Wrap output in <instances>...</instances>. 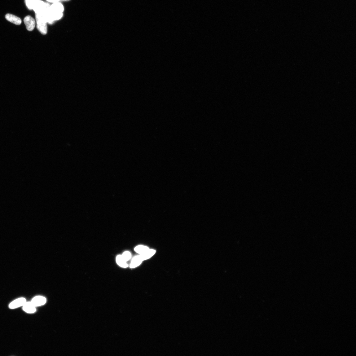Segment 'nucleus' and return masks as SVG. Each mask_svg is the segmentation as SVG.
Returning <instances> with one entry per match:
<instances>
[{"label": "nucleus", "mask_w": 356, "mask_h": 356, "mask_svg": "<svg viewBox=\"0 0 356 356\" xmlns=\"http://www.w3.org/2000/svg\"><path fill=\"white\" fill-rule=\"evenodd\" d=\"M37 28L39 32L44 35L47 33V22L42 14H35Z\"/></svg>", "instance_id": "f257e3e1"}, {"label": "nucleus", "mask_w": 356, "mask_h": 356, "mask_svg": "<svg viewBox=\"0 0 356 356\" xmlns=\"http://www.w3.org/2000/svg\"><path fill=\"white\" fill-rule=\"evenodd\" d=\"M50 6L48 3H45L41 0H33L32 9L35 14H42L44 13Z\"/></svg>", "instance_id": "f03ea898"}, {"label": "nucleus", "mask_w": 356, "mask_h": 356, "mask_svg": "<svg viewBox=\"0 0 356 356\" xmlns=\"http://www.w3.org/2000/svg\"><path fill=\"white\" fill-rule=\"evenodd\" d=\"M24 20L27 29L29 31H32L34 29L36 24L34 19L31 16H28L24 18Z\"/></svg>", "instance_id": "7ed1b4c3"}, {"label": "nucleus", "mask_w": 356, "mask_h": 356, "mask_svg": "<svg viewBox=\"0 0 356 356\" xmlns=\"http://www.w3.org/2000/svg\"><path fill=\"white\" fill-rule=\"evenodd\" d=\"M26 302V300L25 298L23 297L18 298L10 303L9 307L11 309L17 308L23 306Z\"/></svg>", "instance_id": "20e7f679"}, {"label": "nucleus", "mask_w": 356, "mask_h": 356, "mask_svg": "<svg viewBox=\"0 0 356 356\" xmlns=\"http://www.w3.org/2000/svg\"><path fill=\"white\" fill-rule=\"evenodd\" d=\"M5 18L8 21L17 25H20L22 23L21 19L12 14H7Z\"/></svg>", "instance_id": "39448f33"}, {"label": "nucleus", "mask_w": 356, "mask_h": 356, "mask_svg": "<svg viewBox=\"0 0 356 356\" xmlns=\"http://www.w3.org/2000/svg\"><path fill=\"white\" fill-rule=\"evenodd\" d=\"M46 301V300L45 297L41 296H37L32 299L31 302L33 305L36 307L44 305Z\"/></svg>", "instance_id": "423d86ee"}, {"label": "nucleus", "mask_w": 356, "mask_h": 356, "mask_svg": "<svg viewBox=\"0 0 356 356\" xmlns=\"http://www.w3.org/2000/svg\"><path fill=\"white\" fill-rule=\"evenodd\" d=\"M50 8L53 11L60 13H63L64 7L62 4L59 2L53 3L50 6Z\"/></svg>", "instance_id": "0eeeda50"}, {"label": "nucleus", "mask_w": 356, "mask_h": 356, "mask_svg": "<svg viewBox=\"0 0 356 356\" xmlns=\"http://www.w3.org/2000/svg\"><path fill=\"white\" fill-rule=\"evenodd\" d=\"M23 306V310L28 313H33L36 311L35 307L31 302H26Z\"/></svg>", "instance_id": "6e6552de"}, {"label": "nucleus", "mask_w": 356, "mask_h": 356, "mask_svg": "<svg viewBox=\"0 0 356 356\" xmlns=\"http://www.w3.org/2000/svg\"><path fill=\"white\" fill-rule=\"evenodd\" d=\"M142 258L140 255L134 257L132 259L130 265V267L133 268H136L140 266L143 262Z\"/></svg>", "instance_id": "1a4fd4ad"}, {"label": "nucleus", "mask_w": 356, "mask_h": 356, "mask_svg": "<svg viewBox=\"0 0 356 356\" xmlns=\"http://www.w3.org/2000/svg\"><path fill=\"white\" fill-rule=\"evenodd\" d=\"M156 250L152 249H149L140 255L143 261L150 259L155 254Z\"/></svg>", "instance_id": "9d476101"}, {"label": "nucleus", "mask_w": 356, "mask_h": 356, "mask_svg": "<svg viewBox=\"0 0 356 356\" xmlns=\"http://www.w3.org/2000/svg\"><path fill=\"white\" fill-rule=\"evenodd\" d=\"M116 262L118 266L123 268L128 267L127 262L123 259L121 255H118L116 257Z\"/></svg>", "instance_id": "9b49d317"}, {"label": "nucleus", "mask_w": 356, "mask_h": 356, "mask_svg": "<svg viewBox=\"0 0 356 356\" xmlns=\"http://www.w3.org/2000/svg\"><path fill=\"white\" fill-rule=\"evenodd\" d=\"M149 249L146 246L142 245H138L136 246L134 249L135 251L139 254H142L146 252Z\"/></svg>", "instance_id": "f8f14e48"}, {"label": "nucleus", "mask_w": 356, "mask_h": 356, "mask_svg": "<svg viewBox=\"0 0 356 356\" xmlns=\"http://www.w3.org/2000/svg\"><path fill=\"white\" fill-rule=\"evenodd\" d=\"M121 256L123 259L126 262L131 259L132 256L131 253L128 251L124 252Z\"/></svg>", "instance_id": "ddd939ff"}, {"label": "nucleus", "mask_w": 356, "mask_h": 356, "mask_svg": "<svg viewBox=\"0 0 356 356\" xmlns=\"http://www.w3.org/2000/svg\"><path fill=\"white\" fill-rule=\"evenodd\" d=\"M32 1L33 0H25L26 4L28 8L30 10L32 9Z\"/></svg>", "instance_id": "4468645a"}, {"label": "nucleus", "mask_w": 356, "mask_h": 356, "mask_svg": "<svg viewBox=\"0 0 356 356\" xmlns=\"http://www.w3.org/2000/svg\"><path fill=\"white\" fill-rule=\"evenodd\" d=\"M46 1L49 2L53 3L59 2L60 1V0H46Z\"/></svg>", "instance_id": "2eb2a0df"}, {"label": "nucleus", "mask_w": 356, "mask_h": 356, "mask_svg": "<svg viewBox=\"0 0 356 356\" xmlns=\"http://www.w3.org/2000/svg\"><path fill=\"white\" fill-rule=\"evenodd\" d=\"M70 1V0H60L61 2H68Z\"/></svg>", "instance_id": "dca6fc26"}]
</instances>
